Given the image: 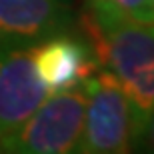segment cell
Here are the masks:
<instances>
[{
  "instance_id": "6da1fadb",
  "label": "cell",
  "mask_w": 154,
  "mask_h": 154,
  "mask_svg": "<svg viewBox=\"0 0 154 154\" xmlns=\"http://www.w3.org/2000/svg\"><path fill=\"white\" fill-rule=\"evenodd\" d=\"M80 26L98 66L118 80L148 122L154 110V22L104 20L88 10Z\"/></svg>"
},
{
  "instance_id": "7a4b0ae2",
  "label": "cell",
  "mask_w": 154,
  "mask_h": 154,
  "mask_svg": "<svg viewBox=\"0 0 154 154\" xmlns=\"http://www.w3.org/2000/svg\"><path fill=\"white\" fill-rule=\"evenodd\" d=\"M84 128L76 152L124 154L142 144L146 120L108 70L94 72L84 84Z\"/></svg>"
},
{
  "instance_id": "3957f363",
  "label": "cell",
  "mask_w": 154,
  "mask_h": 154,
  "mask_svg": "<svg viewBox=\"0 0 154 154\" xmlns=\"http://www.w3.org/2000/svg\"><path fill=\"white\" fill-rule=\"evenodd\" d=\"M84 86L54 92L12 132L0 136V152L66 154L76 152L84 128Z\"/></svg>"
},
{
  "instance_id": "277c9868",
  "label": "cell",
  "mask_w": 154,
  "mask_h": 154,
  "mask_svg": "<svg viewBox=\"0 0 154 154\" xmlns=\"http://www.w3.org/2000/svg\"><path fill=\"white\" fill-rule=\"evenodd\" d=\"M48 90L36 76L32 46L0 40V136L22 124Z\"/></svg>"
},
{
  "instance_id": "5b68a950",
  "label": "cell",
  "mask_w": 154,
  "mask_h": 154,
  "mask_svg": "<svg viewBox=\"0 0 154 154\" xmlns=\"http://www.w3.org/2000/svg\"><path fill=\"white\" fill-rule=\"evenodd\" d=\"M32 62L48 94L82 86L100 68L90 46L66 34H56L34 44Z\"/></svg>"
},
{
  "instance_id": "8992f818",
  "label": "cell",
  "mask_w": 154,
  "mask_h": 154,
  "mask_svg": "<svg viewBox=\"0 0 154 154\" xmlns=\"http://www.w3.org/2000/svg\"><path fill=\"white\" fill-rule=\"evenodd\" d=\"M64 0H0V40L34 46L68 26Z\"/></svg>"
},
{
  "instance_id": "52a82bcc",
  "label": "cell",
  "mask_w": 154,
  "mask_h": 154,
  "mask_svg": "<svg viewBox=\"0 0 154 154\" xmlns=\"http://www.w3.org/2000/svg\"><path fill=\"white\" fill-rule=\"evenodd\" d=\"M88 10L104 20L154 22V0H86Z\"/></svg>"
},
{
  "instance_id": "ba28073f",
  "label": "cell",
  "mask_w": 154,
  "mask_h": 154,
  "mask_svg": "<svg viewBox=\"0 0 154 154\" xmlns=\"http://www.w3.org/2000/svg\"><path fill=\"white\" fill-rule=\"evenodd\" d=\"M142 142L148 146V150L154 152V110H152V114L148 116V122H146V128H144Z\"/></svg>"
}]
</instances>
